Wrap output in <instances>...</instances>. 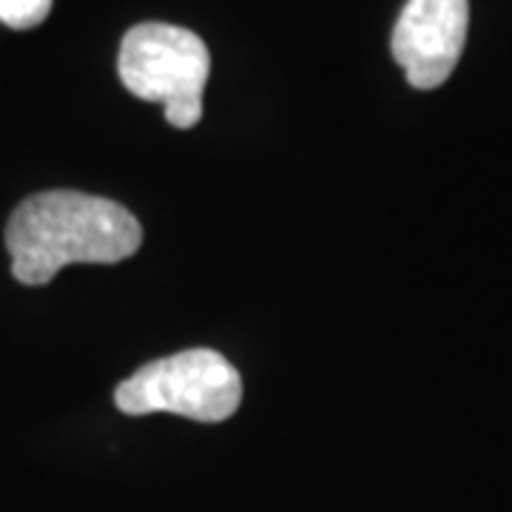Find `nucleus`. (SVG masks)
<instances>
[{
	"instance_id": "f257e3e1",
	"label": "nucleus",
	"mask_w": 512,
	"mask_h": 512,
	"mask_svg": "<svg viewBox=\"0 0 512 512\" xmlns=\"http://www.w3.org/2000/svg\"><path fill=\"white\" fill-rule=\"evenodd\" d=\"M143 228L120 202L43 191L23 200L6 225L12 274L23 285H46L66 265H114L137 254Z\"/></svg>"
},
{
	"instance_id": "f03ea898",
	"label": "nucleus",
	"mask_w": 512,
	"mask_h": 512,
	"mask_svg": "<svg viewBox=\"0 0 512 512\" xmlns=\"http://www.w3.org/2000/svg\"><path fill=\"white\" fill-rule=\"evenodd\" d=\"M117 72L134 97L163 103L168 126L194 128L202 120L211 55L205 40L191 29L137 23L123 37Z\"/></svg>"
},
{
	"instance_id": "7ed1b4c3",
	"label": "nucleus",
	"mask_w": 512,
	"mask_h": 512,
	"mask_svg": "<svg viewBox=\"0 0 512 512\" xmlns=\"http://www.w3.org/2000/svg\"><path fill=\"white\" fill-rule=\"evenodd\" d=\"M242 402V376L222 353L194 348L143 365L117 384L114 404L126 416L174 413L183 419H231Z\"/></svg>"
},
{
	"instance_id": "20e7f679",
	"label": "nucleus",
	"mask_w": 512,
	"mask_h": 512,
	"mask_svg": "<svg viewBox=\"0 0 512 512\" xmlns=\"http://www.w3.org/2000/svg\"><path fill=\"white\" fill-rule=\"evenodd\" d=\"M470 23L467 0H407L390 49L413 89L430 92L453 74Z\"/></svg>"
},
{
	"instance_id": "39448f33",
	"label": "nucleus",
	"mask_w": 512,
	"mask_h": 512,
	"mask_svg": "<svg viewBox=\"0 0 512 512\" xmlns=\"http://www.w3.org/2000/svg\"><path fill=\"white\" fill-rule=\"evenodd\" d=\"M52 0H0V23L12 29H32L49 18Z\"/></svg>"
}]
</instances>
